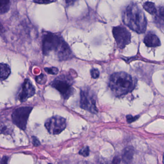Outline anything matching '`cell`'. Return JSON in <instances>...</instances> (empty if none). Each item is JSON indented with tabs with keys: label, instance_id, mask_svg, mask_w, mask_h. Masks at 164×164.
I'll return each instance as SVG.
<instances>
[{
	"label": "cell",
	"instance_id": "obj_22",
	"mask_svg": "<svg viewBox=\"0 0 164 164\" xmlns=\"http://www.w3.org/2000/svg\"><path fill=\"white\" fill-rule=\"evenodd\" d=\"M55 1H34L33 2L37 3L39 4H48L50 3H53Z\"/></svg>",
	"mask_w": 164,
	"mask_h": 164
},
{
	"label": "cell",
	"instance_id": "obj_1",
	"mask_svg": "<svg viewBox=\"0 0 164 164\" xmlns=\"http://www.w3.org/2000/svg\"><path fill=\"white\" fill-rule=\"evenodd\" d=\"M42 50L45 56L54 52L59 61H66L73 57L70 48L63 38L49 32H46L43 35Z\"/></svg>",
	"mask_w": 164,
	"mask_h": 164
},
{
	"label": "cell",
	"instance_id": "obj_7",
	"mask_svg": "<svg viewBox=\"0 0 164 164\" xmlns=\"http://www.w3.org/2000/svg\"><path fill=\"white\" fill-rule=\"evenodd\" d=\"M112 32L119 48L123 49L127 45L130 44L131 41V34L125 27L122 26L115 27L113 28Z\"/></svg>",
	"mask_w": 164,
	"mask_h": 164
},
{
	"label": "cell",
	"instance_id": "obj_11",
	"mask_svg": "<svg viewBox=\"0 0 164 164\" xmlns=\"http://www.w3.org/2000/svg\"><path fill=\"white\" fill-rule=\"evenodd\" d=\"M134 154V150L133 147H127L122 151V159L124 163L129 164L131 162Z\"/></svg>",
	"mask_w": 164,
	"mask_h": 164
},
{
	"label": "cell",
	"instance_id": "obj_15",
	"mask_svg": "<svg viewBox=\"0 0 164 164\" xmlns=\"http://www.w3.org/2000/svg\"><path fill=\"white\" fill-rule=\"evenodd\" d=\"M10 1H1L0 6V13L1 15L5 14L10 9Z\"/></svg>",
	"mask_w": 164,
	"mask_h": 164
},
{
	"label": "cell",
	"instance_id": "obj_26",
	"mask_svg": "<svg viewBox=\"0 0 164 164\" xmlns=\"http://www.w3.org/2000/svg\"><path fill=\"white\" fill-rule=\"evenodd\" d=\"M163 164H164V155H163Z\"/></svg>",
	"mask_w": 164,
	"mask_h": 164
},
{
	"label": "cell",
	"instance_id": "obj_9",
	"mask_svg": "<svg viewBox=\"0 0 164 164\" xmlns=\"http://www.w3.org/2000/svg\"><path fill=\"white\" fill-rule=\"evenodd\" d=\"M35 94V88L29 79H25L21 87L18 98L21 103L26 101Z\"/></svg>",
	"mask_w": 164,
	"mask_h": 164
},
{
	"label": "cell",
	"instance_id": "obj_19",
	"mask_svg": "<svg viewBox=\"0 0 164 164\" xmlns=\"http://www.w3.org/2000/svg\"><path fill=\"white\" fill-rule=\"evenodd\" d=\"M91 75L93 79H96L99 77L100 72L96 68H92L91 70Z\"/></svg>",
	"mask_w": 164,
	"mask_h": 164
},
{
	"label": "cell",
	"instance_id": "obj_25",
	"mask_svg": "<svg viewBox=\"0 0 164 164\" xmlns=\"http://www.w3.org/2000/svg\"><path fill=\"white\" fill-rule=\"evenodd\" d=\"M97 164H109V162L107 160H105L103 159H100L98 160Z\"/></svg>",
	"mask_w": 164,
	"mask_h": 164
},
{
	"label": "cell",
	"instance_id": "obj_4",
	"mask_svg": "<svg viewBox=\"0 0 164 164\" xmlns=\"http://www.w3.org/2000/svg\"><path fill=\"white\" fill-rule=\"evenodd\" d=\"M72 84L73 81L70 77L65 75H61L52 82L50 85L57 90L64 99L67 100L74 92Z\"/></svg>",
	"mask_w": 164,
	"mask_h": 164
},
{
	"label": "cell",
	"instance_id": "obj_5",
	"mask_svg": "<svg viewBox=\"0 0 164 164\" xmlns=\"http://www.w3.org/2000/svg\"><path fill=\"white\" fill-rule=\"evenodd\" d=\"M96 103V96L90 89L84 88L80 90V107L90 113L96 114L98 112Z\"/></svg>",
	"mask_w": 164,
	"mask_h": 164
},
{
	"label": "cell",
	"instance_id": "obj_24",
	"mask_svg": "<svg viewBox=\"0 0 164 164\" xmlns=\"http://www.w3.org/2000/svg\"><path fill=\"white\" fill-rule=\"evenodd\" d=\"M8 160V157L6 156H3L1 161V164H7V162Z\"/></svg>",
	"mask_w": 164,
	"mask_h": 164
},
{
	"label": "cell",
	"instance_id": "obj_17",
	"mask_svg": "<svg viewBox=\"0 0 164 164\" xmlns=\"http://www.w3.org/2000/svg\"><path fill=\"white\" fill-rule=\"evenodd\" d=\"M36 81L38 83L40 84H44L46 82V76L43 74H41L39 76H37L35 78Z\"/></svg>",
	"mask_w": 164,
	"mask_h": 164
},
{
	"label": "cell",
	"instance_id": "obj_6",
	"mask_svg": "<svg viewBox=\"0 0 164 164\" xmlns=\"http://www.w3.org/2000/svg\"><path fill=\"white\" fill-rule=\"evenodd\" d=\"M33 109L30 106L17 108L14 110L12 114L13 122L21 130H25L29 114Z\"/></svg>",
	"mask_w": 164,
	"mask_h": 164
},
{
	"label": "cell",
	"instance_id": "obj_10",
	"mask_svg": "<svg viewBox=\"0 0 164 164\" xmlns=\"http://www.w3.org/2000/svg\"><path fill=\"white\" fill-rule=\"evenodd\" d=\"M144 43L148 47H156L161 45L158 38L151 32H149L145 36Z\"/></svg>",
	"mask_w": 164,
	"mask_h": 164
},
{
	"label": "cell",
	"instance_id": "obj_28",
	"mask_svg": "<svg viewBox=\"0 0 164 164\" xmlns=\"http://www.w3.org/2000/svg\"></svg>",
	"mask_w": 164,
	"mask_h": 164
},
{
	"label": "cell",
	"instance_id": "obj_18",
	"mask_svg": "<svg viewBox=\"0 0 164 164\" xmlns=\"http://www.w3.org/2000/svg\"><path fill=\"white\" fill-rule=\"evenodd\" d=\"M89 154H90V149L88 146L84 147L79 151V154L83 156L84 157L88 156L89 155Z\"/></svg>",
	"mask_w": 164,
	"mask_h": 164
},
{
	"label": "cell",
	"instance_id": "obj_20",
	"mask_svg": "<svg viewBox=\"0 0 164 164\" xmlns=\"http://www.w3.org/2000/svg\"><path fill=\"white\" fill-rule=\"evenodd\" d=\"M127 122L129 123H131L133 122H134L139 117V116H135L133 117L131 115H128L127 116Z\"/></svg>",
	"mask_w": 164,
	"mask_h": 164
},
{
	"label": "cell",
	"instance_id": "obj_2",
	"mask_svg": "<svg viewBox=\"0 0 164 164\" xmlns=\"http://www.w3.org/2000/svg\"><path fill=\"white\" fill-rule=\"evenodd\" d=\"M122 20L126 25L139 34L146 31L147 20L142 9L135 3L129 4L122 13Z\"/></svg>",
	"mask_w": 164,
	"mask_h": 164
},
{
	"label": "cell",
	"instance_id": "obj_16",
	"mask_svg": "<svg viewBox=\"0 0 164 164\" xmlns=\"http://www.w3.org/2000/svg\"><path fill=\"white\" fill-rule=\"evenodd\" d=\"M44 70L49 74L53 75L57 74L59 71L58 68L55 67L44 68Z\"/></svg>",
	"mask_w": 164,
	"mask_h": 164
},
{
	"label": "cell",
	"instance_id": "obj_21",
	"mask_svg": "<svg viewBox=\"0 0 164 164\" xmlns=\"http://www.w3.org/2000/svg\"><path fill=\"white\" fill-rule=\"evenodd\" d=\"M32 143H33L34 146H38L40 145V142L39 141V140L35 137H32Z\"/></svg>",
	"mask_w": 164,
	"mask_h": 164
},
{
	"label": "cell",
	"instance_id": "obj_8",
	"mask_svg": "<svg viewBox=\"0 0 164 164\" xmlns=\"http://www.w3.org/2000/svg\"><path fill=\"white\" fill-rule=\"evenodd\" d=\"M45 127L50 134L57 135L65 130L66 127V120L60 116L52 117L46 120Z\"/></svg>",
	"mask_w": 164,
	"mask_h": 164
},
{
	"label": "cell",
	"instance_id": "obj_3",
	"mask_svg": "<svg viewBox=\"0 0 164 164\" xmlns=\"http://www.w3.org/2000/svg\"><path fill=\"white\" fill-rule=\"evenodd\" d=\"M133 77L124 72L114 73L109 79V87L117 96H121L131 92L135 87Z\"/></svg>",
	"mask_w": 164,
	"mask_h": 164
},
{
	"label": "cell",
	"instance_id": "obj_12",
	"mask_svg": "<svg viewBox=\"0 0 164 164\" xmlns=\"http://www.w3.org/2000/svg\"><path fill=\"white\" fill-rule=\"evenodd\" d=\"M156 23L160 27H164V6H159L157 13L156 14Z\"/></svg>",
	"mask_w": 164,
	"mask_h": 164
},
{
	"label": "cell",
	"instance_id": "obj_14",
	"mask_svg": "<svg viewBox=\"0 0 164 164\" xmlns=\"http://www.w3.org/2000/svg\"><path fill=\"white\" fill-rule=\"evenodd\" d=\"M143 7L145 11L149 13L151 15H155L157 13V10L156 8V6L154 3L150 1H147L146 3H144Z\"/></svg>",
	"mask_w": 164,
	"mask_h": 164
},
{
	"label": "cell",
	"instance_id": "obj_27",
	"mask_svg": "<svg viewBox=\"0 0 164 164\" xmlns=\"http://www.w3.org/2000/svg\"><path fill=\"white\" fill-rule=\"evenodd\" d=\"M81 164H88V163H86V162H84V163H82Z\"/></svg>",
	"mask_w": 164,
	"mask_h": 164
},
{
	"label": "cell",
	"instance_id": "obj_13",
	"mask_svg": "<svg viewBox=\"0 0 164 164\" xmlns=\"http://www.w3.org/2000/svg\"><path fill=\"white\" fill-rule=\"evenodd\" d=\"M11 74L10 67L6 64L1 63V80H5Z\"/></svg>",
	"mask_w": 164,
	"mask_h": 164
},
{
	"label": "cell",
	"instance_id": "obj_23",
	"mask_svg": "<svg viewBox=\"0 0 164 164\" xmlns=\"http://www.w3.org/2000/svg\"><path fill=\"white\" fill-rule=\"evenodd\" d=\"M120 158L119 156H116L114 157V158L113 159V161H112V164H120Z\"/></svg>",
	"mask_w": 164,
	"mask_h": 164
}]
</instances>
